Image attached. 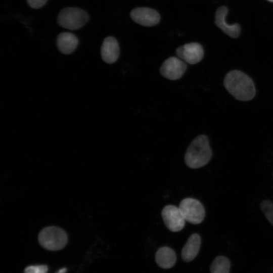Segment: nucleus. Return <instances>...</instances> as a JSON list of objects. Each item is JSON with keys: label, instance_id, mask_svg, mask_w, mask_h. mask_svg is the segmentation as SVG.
I'll use <instances>...</instances> for the list:
<instances>
[{"label": "nucleus", "instance_id": "f257e3e1", "mask_svg": "<svg viewBox=\"0 0 273 273\" xmlns=\"http://www.w3.org/2000/svg\"><path fill=\"white\" fill-rule=\"evenodd\" d=\"M223 84L228 92L238 100L249 101L255 95L253 80L240 70H233L229 72L224 77Z\"/></svg>", "mask_w": 273, "mask_h": 273}, {"label": "nucleus", "instance_id": "f03ea898", "mask_svg": "<svg viewBox=\"0 0 273 273\" xmlns=\"http://www.w3.org/2000/svg\"><path fill=\"white\" fill-rule=\"evenodd\" d=\"M212 155L208 137L205 134H200L192 141L187 148L185 161L188 167L193 169L199 168L206 165Z\"/></svg>", "mask_w": 273, "mask_h": 273}, {"label": "nucleus", "instance_id": "7ed1b4c3", "mask_svg": "<svg viewBox=\"0 0 273 273\" xmlns=\"http://www.w3.org/2000/svg\"><path fill=\"white\" fill-rule=\"evenodd\" d=\"M38 240L39 244L44 249L58 251L66 246L68 237L62 229L56 226H48L39 232Z\"/></svg>", "mask_w": 273, "mask_h": 273}, {"label": "nucleus", "instance_id": "20e7f679", "mask_svg": "<svg viewBox=\"0 0 273 273\" xmlns=\"http://www.w3.org/2000/svg\"><path fill=\"white\" fill-rule=\"evenodd\" d=\"M88 19L87 13L83 10L78 8L67 7L60 12L57 22L64 28L74 30L83 27Z\"/></svg>", "mask_w": 273, "mask_h": 273}, {"label": "nucleus", "instance_id": "39448f33", "mask_svg": "<svg viewBox=\"0 0 273 273\" xmlns=\"http://www.w3.org/2000/svg\"><path fill=\"white\" fill-rule=\"evenodd\" d=\"M185 220L197 224L202 222L205 216V210L198 200L192 198H185L178 206Z\"/></svg>", "mask_w": 273, "mask_h": 273}, {"label": "nucleus", "instance_id": "423d86ee", "mask_svg": "<svg viewBox=\"0 0 273 273\" xmlns=\"http://www.w3.org/2000/svg\"><path fill=\"white\" fill-rule=\"evenodd\" d=\"M161 215L165 225L170 231L177 232L184 228L186 221L178 207L166 205L163 208Z\"/></svg>", "mask_w": 273, "mask_h": 273}, {"label": "nucleus", "instance_id": "0eeeda50", "mask_svg": "<svg viewBox=\"0 0 273 273\" xmlns=\"http://www.w3.org/2000/svg\"><path fill=\"white\" fill-rule=\"evenodd\" d=\"M185 62L176 57L167 58L160 68L161 74L165 78L171 80L180 79L187 70Z\"/></svg>", "mask_w": 273, "mask_h": 273}, {"label": "nucleus", "instance_id": "6e6552de", "mask_svg": "<svg viewBox=\"0 0 273 273\" xmlns=\"http://www.w3.org/2000/svg\"><path fill=\"white\" fill-rule=\"evenodd\" d=\"M130 16L134 22L147 27L157 25L160 20V14L157 11L147 7H138L133 9Z\"/></svg>", "mask_w": 273, "mask_h": 273}, {"label": "nucleus", "instance_id": "1a4fd4ad", "mask_svg": "<svg viewBox=\"0 0 273 273\" xmlns=\"http://www.w3.org/2000/svg\"><path fill=\"white\" fill-rule=\"evenodd\" d=\"M178 57L190 64L199 63L204 56L202 46L197 42H191L179 47L176 50Z\"/></svg>", "mask_w": 273, "mask_h": 273}, {"label": "nucleus", "instance_id": "9d476101", "mask_svg": "<svg viewBox=\"0 0 273 273\" xmlns=\"http://www.w3.org/2000/svg\"><path fill=\"white\" fill-rule=\"evenodd\" d=\"M228 13V9L225 6L217 9L215 14V23L216 25L225 34L232 38L239 36L241 29L238 24H228L225 21V17Z\"/></svg>", "mask_w": 273, "mask_h": 273}, {"label": "nucleus", "instance_id": "9b49d317", "mask_svg": "<svg viewBox=\"0 0 273 273\" xmlns=\"http://www.w3.org/2000/svg\"><path fill=\"white\" fill-rule=\"evenodd\" d=\"M101 54L103 61L108 64H113L117 60L120 49L115 37L108 36L104 39L101 46Z\"/></svg>", "mask_w": 273, "mask_h": 273}, {"label": "nucleus", "instance_id": "f8f14e48", "mask_svg": "<svg viewBox=\"0 0 273 273\" xmlns=\"http://www.w3.org/2000/svg\"><path fill=\"white\" fill-rule=\"evenodd\" d=\"M201 237L195 233L191 235L181 250V258L185 262H190L197 255L201 246Z\"/></svg>", "mask_w": 273, "mask_h": 273}, {"label": "nucleus", "instance_id": "ddd939ff", "mask_svg": "<svg viewBox=\"0 0 273 273\" xmlns=\"http://www.w3.org/2000/svg\"><path fill=\"white\" fill-rule=\"evenodd\" d=\"M57 44L62 53L68 55L73 53L77 48L78 39L72 33L64 32L58 35Z\"/></svg>", "mask_w": 273, "mask_h": 273}, {"label": "nucleus", "instance_id": "4468645a", "mask_svg": "<svg viewBox=\"0 0 273 273\" xmlns=\"http://www.w3.org/2000/svg\"><path fill=\"white\" fill-rule=\"evenodd\" d=\"M176 260L174 251L170 247L164 246L158 249L155 254V261L157 265L162 268H171Z\"/></svg>", "mask_w": 273, "mask_h": 273}, {"label": "nucleus", "instance_id": "2eb2a0df", "mask_svg": "<svg viewBox=\"0 0 273 273\" xmlns=\"http://www.w3.org/2000/svg\"><path fill=\"white\" fill-rule=\"evenodd\" d=\"M231 264L225 256H218L214 258L210 267L211 273H229Z\"/></svg>", "mask_w": 273, "mask_h": 273}, {"label": "nucleus", "instance_id": "dca6fc26", "mask_svg": "<svg viewBox=\"0 0 273 273\" xmlns=\"http://www.w3.org/2000/svg\"><path fill=\"white\" fill-rule=\"evenodd\" d=\"M260 208L267 220L273 226V203L267 200L260 204Z\"/></svg>", "mask_w": 273, "mask_h": 273}, {"label": "nucleus", "instance_id": "f3484780", "mask_svg": "<svg viewBox=\"0 0 273 273\" xmlns=\"http://www.w3.org/2000/svg\"><path fill=\"white\" fill-rule=\"evenodd\" d=\"M48 267L45 265L28 266L25 269V273H46Z\"/></svg>", "mask_w": 273, "mask_h": 273}, {"label": "nucleus", "instance_id": "a211bd4d", "mask_svg": "<svg viewBox=\"0 0 273 273\" xmlns=\"http://www.w3.org/2000/svg\"><path fill=\"white\" fill-rule=\"evenodd\" d=\"M48 0H27L28 5L33 9H39L43 7Z\"/></svg>", "mask_w": 273, "mask_h": 273}, {"label": "nucleus", "instance_id": "6ab92c4d", "mask_svg": "<svg viewBox=\"0 0 273 273\" xmlns=\"http://www.w3.org/2000/svg\"><path fill=\"white\" fill-rule=\"evenodd\" d=\"M267 1H268L269 2H273V0H267Z\"/></svg>", "mask_w": 273, "mask_h": 273}]
</instances>
